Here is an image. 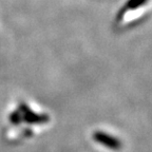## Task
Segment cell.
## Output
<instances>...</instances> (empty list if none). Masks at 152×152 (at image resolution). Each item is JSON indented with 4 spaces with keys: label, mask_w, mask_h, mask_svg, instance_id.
I'll return each instance as SVG.
<instances>
[{
    "label": "cell",
    "mask_w": 152,
    "mask_h": 152,
    "mask_svg": "<svg viewBox=\"0 0 152 152\" xmlns=\"http://www.w3.org/2000/svg\"><path fill=\"white\" fill-rule=\"evenodd\" d=\"M93 138H94L95 142H97L98 144L111 150H119L121 148V142L118 138L114 137V136L110 135L106 132H102V131L94 132Z\"/></svg>",
    "instance_id": "2"
},
{
    "label": "cell",
    "mask_w": 152,
    "mask_h": 152,
    "mask_svg": "<svg viewBox=\"0 0 152 152\" xmlns=\"http://www.w3.org/2000/svg\"><path fill=\"white\" fill-rule=\"evenodd\" d=\"M50 115L34 104L20 99L7 112L4 135L11 142H22L34 137L42 127L50 123Z\"/></svg>",
    "instance_id": "1"
}]
</instances>
